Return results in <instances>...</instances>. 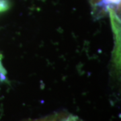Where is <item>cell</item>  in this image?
<instances>
[{"mask_svg": "<svg viewBox=\"0 0 121 121\" xmlns=\"http://www.w3.org/2000/svg\"><path fill=\"white\" fill-rule=\"evenodd\" d=\"M9 8V5L7 0H0V12L6 11Z\"/></svg>", "mask_w": 121, "mask_h": 121, "instance_id": "cell-2", "label": "cell"}, {"mask_svg": "<svg viewBox=\"0 0 121 121\" xmlns=\"http://www.w3.org/2000/svg\"><path fill=\"white\" fill-rule=\"evenodd\" d=\"M51 121H61V114L56 115V116H52L51 118Z\"/></svg>", "mask_w": 121, "mask_h": 121, "instance_id": "cell-3", "label": "cell"}, {"mask_svg": "<svg viewBox=\"0 0 121 121\" xmlns=\"http://www.w3.org/2000/svg\"><path fill=\"white\" fill-rule=\"evenodd\" d=\"M94 11L101 14L110 10L118 12L120 9L121 0H90Z\"/></svg>", "mask_w": 121, "mask_h": 121, "instance_id": "cell-1", "label": "cell"}]
</instances>
